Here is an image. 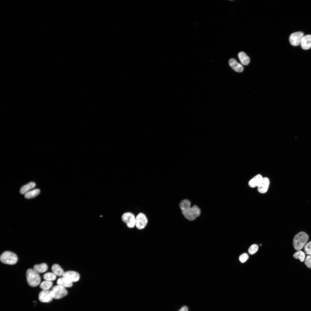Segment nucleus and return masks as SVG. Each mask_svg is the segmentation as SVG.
Listing matches in <instances>:
<instances>
[{
	"instance_id": "10",
	"label": "nucleus",
	"mask_w": 311,
	"mask_h": 311,
	"mask_svg": "<svg viewBox=\"0 0 311 311\" xmlns=\"http://www.w3.org/2000/svg\"><path fill=\"white\" fill-rule=\"evenodd\" d=\"M73 282L78 281L80 278V275L78 272L74 271H68L65 272L62 276Z\"/></svg>"
},
{
	"instance_id": "12",
	"label": "nucleus",
	"mask_w": 311,
	"mask_h": 311,
	"mask_svg": "<svg viewBox=\"0 0 311 311\" xmlns=\"http://www.w3.org/2000/svg\"><path fill=\"white\" fill-rule=\"evenodd\" d=\"M302 48L304 50H307L311 48V35H304L302 38L301 43Z\"/></svg>"
},
{
	"instance_id": "22",
	"label": "nucleus",
	"mask_w": 311,
	"mask_h": 311,
	"mask_svg": "<svg viewBox=\"0 0 311 311\" xmlns=\"http://www.w3.org/2000/svg\"><path fill=\"white\" fill-rule=\"evenodd\" d=\"M43 278L45 280L52 281L56 278V276L53 272H47L44 274Z\"/></svg>"
},
{
	"instance_id": "26",
	"label": "nucleus",
	"mask_w": 311,
	"mask_h": 311,
	"mask_svg": "<svg viewBox=\"0 0 311 311\" xmlns=\"http://www.w3.org/2000/svg\"><path fill=\"white\" fill-rule=\"evenodd\" d=\"M248 255L246 253H243L240 255L239 257V260L242 263L245 262L249 259Z\"/></svg>"
},
{
	"instance_id": "7",
	"label": "nucleus",
	"mask_w": 311,
	"mask_h": 311,
	"mask_svg": "<svg viewBox=\"0 0 311 311\" xmlns=\"http://www.w3.org/2000/svg\"><path fill=\"white\" fill-rule=\"evenodd\" d=\"M147 223V218L143 213H140L136 217L135 226L138 229H143L146 227Z\"/></svg>"
},
{
	"instance_id": "2",
	"label": "nucleus",
	"mask_w": 311,
	"mask_h": 311,
	"mask_svg": "<svg viewBox=\"0 0 311 311\" xmlns=\"http://www.w3.org/2000/svg\"><path fill=\"white\" fill-rule=\"evenodd\" d=\"M309 239L308 235L305 232H301L296 234L293 239V245L294 249L299 251L302 249Z\"/></svg>"
},
{
	"instance_id": "4",
	"label": "nucleus",
	"mask_w": 311,
	"mask_h": 311,
	"mask_svg": "<svg viewBox=\"0 0 311 311\" xmlns=\"http://www.w3.org/2000/svg\"><path fill=\"white\" fill-rule=\"evenodd\" d=\"M0 259L1 261L4 264L12 265L16 263L18 258L15 253L7 251L2 253L0 256Z\"/></svg>"
},
{
	"instance_id": "1",
	"label": "nucleus",
	"mask_w": 311,
	"mask_h": 311,
	"mask_svg": "<svg viewBox=\"0 0 311 311\" xmlns=\"http://www.w3.org/2000/svg\"><path fill=\"white\" fill-rule=\"evenodd\" d=\"M190 204L189 200L184 199L180 202L179 206L185 217L189 221H193L200 215V210L196 205L191 207Z\"/></svg>"
},
{
	"instance_id": "15",
	"label": "nucleus",
	"mask_w": 311,
	"mask_h": 311,
	"mask_svg": "<svg viewBox=\"0 0 311 311\" xmlns=\"http://www.w3.org/2000/svg\"><path fill=\"white\" fill-rule=\"evenodd\" d=\"M263 178L261 175H257L249 181V185L252 188L258 187L261 182Z\"/></svg>"
},
{
	"instance_id": "9",
	"label": "nucleus",
	"mask_w": 311,
	"mask_h": 311,
	"mask_svg": "<svg viewBox=\"0 0 311 311\" xmlns=\"http://www.w3.org/2000/svg\"><path fill=\"white\" fill-rule=\"evenodd\" d=\"M38 298L40 301L44 303L50 302L53 299L51 291L49 290L42 291L39 294Z\"/></svg>"
},
{
	"instance_id": "3",
	"label": "nucleus",
	"mask_w": 311,
	"mask_h": 311,
	"mask_svg": "<svg viewBox=\"0 0 311 311\" xmlns=\"http://www.w3.org/2000/svg\"><path fill=\"white\" fill-rule=\"evenodd\" d=\"M26 280L29 285L34 287L38 286L41 282V278L39 273L33 269H29L26 272Z\"/></svg>"
},
{
	"instance_id": "8",
	"label": "nucleus",
	"mask_w": 311,
	"mask_h": 311,
	"mask_svg": "<svg viewBox=\"0 0 311 311\" xmlns=\"http://www.w3.org/2000/svg\"><path fill=\"white\" fill-rule=\"evenodd\" d=\"M304 36V33L301 32H297L293 33L289 37L290 42L293 46H298L300 44L302 39Z\"/></svg>"
},
{
	"instance_id": "21",
	"label": "nucleus",
	"mask_w": 311,
	"mask_h": 311,
	"mask_svg": "<svg viewBox=\"0 0 311 311\" xmlns=\"http://www.w3.org/2000/svg\"><path fill=\"white\" fill-rule=\"evenodd\" d=\"M52 285V281L45 280L40 283V287L43 290H49Z\"/></svg>"
},
{
	"instance_id": "18",
	"label": "nucleus",
	"mask_w": 311,
	"mask_h": 311,
	"mask_svg": "<svg viewBox=\"0 0 311 311\" xmlns=\"http://www.w3.org/2000/svg\"><path fill=\"white\" fill-rule=\"evenodd\" d=\"M238 56L242 64L245 65H248L249 63L250 59L246 54L243 52H240Z\"/></svg>"
},
{
	"instance_id": "23",
	"label": "nucleus",
	"mask_w": 311,
	"mask_h": 311,
	"mask_svg": "<svg viewBox=\"0 0 311 311\" xmlns=\"http://www.w3.org/2000/svg\"><path fill=\"white\" fill-rule=\"evenodd\" d=\"M293 256L295 258L298 259L301 261L303 262L305 259V254L303 251L299 250L295 253Z\"/></svg>"
},
{
	"instance_id": "16",
	"label": "nucleus",
	"mask_w": 311,
	"mask_h": 311,
	"mask_svg": "<svg viewBox=\"0 0 311 311\" xmlns=\"http://www.w3.org/2000/svg\"><path fill=\"white\" fill-rule=\"evenodd\" d=\"M51 269L53 272L56 276H62L65 272L61 267L57 264H53L52 267Z\"/></svg>"
},
{
	"instance_id": "19",
	"label": "nucleus",
	"mask_w": 311,
	"mask_h": 311,
	"mask_svg": "<svg viewBox=\"0 0 311 311\" xmlns=\"http://www.w3.org/2000/svg\"><path fill=\"white\" fill-rule=\"evenodd\" d=\"M47 265L44 263L35 265L33 269L38 273H42L46 272L48 269Z\"/></svg>"
},
{
	"instance_id": "11",
	"label": "nucleus",
	"mask_w": 311,
	"mask_h": 311,
	"mask_svg": "<svg viewBox=\"0 0 311 311\" xmlns=\"http://www.w3.org/2000/svg\"><path fill=\"white\" fill-rule=\"evenodd\" d=\"M270 182L267 177H263L262 180L258 187V190L261 193H266L268 191Z\"/></svg>"
},
{
	"instance_id": "25",
	"label": "nucleus",
	"mask_w": 311,
	"mask_h": 311,
	"mask_svg": "<svg viewBox=\"0 0 311 311\" xmlns=\"http://www.w3.org/2000/svg\"><path fill=\"white\" fill-rule=\"evenodd\" d=\"M304 250L306 254L311 255V241L305 245Z\"/></svg>"
},
{
	"instance_id": "20",
	"label": "nucleus",
	"mask_w": 311,
	"mask_h": 311,
	"mask_svg": "<svg viewBox=\"0 0 311 311\" xmlns=\"http://www.w3.org/2000/svg\"><path fill=\"white\" fill-rule=\"evenodd\" d=\"M40 192V190L37 189L30 190L25 194L24 197L27 199L33 198L37 196L39 194Z\"/></svg>"
},
{
	"instance_id": "24",
	"label": "nucleus",
	"mask_w": 311,
	"mask_h": 311,
	"mask_svg": "<svg viewBox=\"0 0 311 311\" xmlns=\"http://www.w3.org/2000/svg\"><path fill=\"white\" fill-rule=\"evenodd\" d=\"M258 246L257 244H254L252 245L248 249V252L251 255L255 253L258 250Z\"/></svg>"
},
{
	"instance_id": "6",
	"label": "nucleus",
	"mask_w": 311,
	"mask_h": 311,
	"mask_svg": "<svg viewBox=\"0 0 311 311\" xmlns=\"http://www.w3.org/2000/svg\"><path fill=\"white\" fill-rule=\"evenodd\" d=\"M135 217L132 213L127 212L122 215V219L128 228H132L135 226Z\"/></svg>"
},
{
	"instance_id": "17",
	"label": "nucleus",
	"mask_w": 311,
	"mask_h": 311,
	"mask_svg": "<svg viewBox=\"0 0 311 311\" xmlns=\"http://www.w3.org/2000/svg\"><path fill=\"white\" fill-rule=\"evenodd\" d=\"M36 184L35 182H31L22 186L20 189V192L22 194H25L26 193L35 187Z\"/></svg>"
},
{
	"instance_id": "14",
	"label": "nucleus",
	"mask_w": 311,
	"mask_h": 311,
	"mask_svg": "<svg viewBox=\"0 0 311 311\" xmlns=\"http://www.w3.org/2000/svg\"><path fill=\"white\" fill-rule=\"evenodd\" d=\"M56 283L57 285L65 288L71 287L73 285V283L67 278L63 276L59 278L57 280Z\"/></svg>"
},
{
	"instance_id": "5",
	"label": "nucleus",
	"mask_w": 311,
	"mask_h": 311,
	"mask_svg": "<svg viewBox=\"0 0 311 311\" xmlns=\"http://www.w3.org/2000/svg\"><path fill=\"white\" fill-rule=\"evenodd\" d=\"M53 298L59 299L66 296L68 294L66 288L57 285L54 286L51 290Z\"/></svg>"
},
{
	"instance_id": "28",
	"label": "nucleus",
	"mask_w": 311,
	"mask_h": 311,
	"mask_svg": "<svg viewBox=\"0 0 311 311\" xmlns=\"http://www.w3.org/2000/svg\"><path fill=\"white\" fill-rule=\"evenodd\" d=\"M188 308L185 306H182L178 311H188Z\"/></svg>"
},
{
	"instance_id": "27",
	"label": "nucleus",
	"mask_w": 311,
	"mask_h": 311,
	"mask_svg": "<svg viewBox=\"0 0 311 311\" xmlns=\"http://www.w3.org/2000/svg\"><path fill=\"white\" fill-rule=\"evenodd\" d=\"M305 263L307 267L309 268H311V256L309 255L307 256L305 260Z\"/></svg>"
},
{
	"instance_id": "13",
	"label": "nucleus",
	"mask_w": 311,
	"mask_h": 311,
	"mask_svg": "<svg viewBox=\"0 0 311 311\" xmlns=\"http://www.w3.org/2000/svg\"><path fill=\"white\" fill-rule=\"evenodd\" d=\"M229 64L230 67L236 72H241L243 70L242 65L234 58H232L229 60Z\"/></svg>"
}]
</instances>
